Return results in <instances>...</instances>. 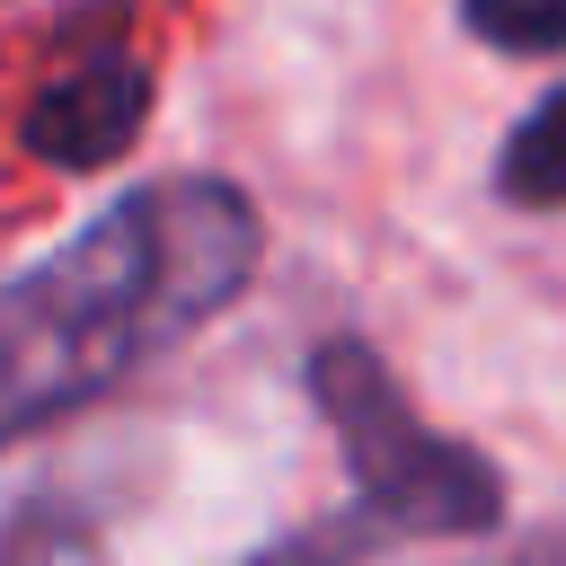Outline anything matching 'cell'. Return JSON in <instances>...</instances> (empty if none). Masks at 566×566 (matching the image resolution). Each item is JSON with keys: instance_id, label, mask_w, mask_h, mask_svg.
I'll return each mask as SVG.
<instances>
[{"instance_id": "obj_1", "label": "cell", "mask_w": 566, "mask_h": 566, "mask_svg": "<svg viewBox=\"0 0 566 566\" xmlns=\"http://www.w3.org/2000/svg\"><path fill=\"white\" fill-rule=\"evenodd\" d=\"M256 274V203L230 177H168L0 283V451L106 398L230 310Z\"/></svg>"}, {"instance_id": "obj_2", "label": "cell", "mask_w": 566, "mask_h": 566, "mask_svg": "<svg viewBox=\"0 0 566 566\" xmlns=\"http://www.w3.org/2000/svg\"><path fill=\"white\" fill-rule=\"evenodd\" d=\"M310 398L336 424V451L363 486V504L398 531V539H478L504 522V478L486 451L424 433V416L407 407V389L371 363L363 336H327L310 354Z\"/></svg>"}, {"instance_id": "obj_3", "label": "cell", "mask_w": 566, "mask_h": 566, "mask_svg": "<svg viewBox=\"0 0 566 566\" xmlns=\"http://www.w3.org/2000/svg\"><path fill=\"white\" fill-rule=\"evenodd\" d=\"M142 115H150V71L124 53H97L27 106V150L53 168H106L115 150H133Z\"/></svg>"}, {"instance_id": "obj_4", "label": "cell", "mask_w": 566, "mask_h": 566, "mask_svg": "<svg viewBox=\"0 0 566 566\" xmlns=\"http://www.w3.org/2000/svg\"><path fill=\"white\" fill-rule=\"evenodd\" d=\"M495 195L522 203V212H557V203H566V88H548V97L513 124V142H504V159H495Z\"/></svg>"}, {"instance_id": "obj_5", "label": "cell", "mask_w": 566, "mask_h": 566, "mask_svg": "<svg viewBox=\"0 0 566 566\" xmlns=\"http://www.w3.org/2000/svg\"><path fill=\"white\" fill-rule=\"evenodd\" d=\"M460 18L495 53H566V0H460Z\"/></svg>"}]
</instances>
